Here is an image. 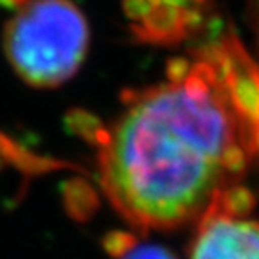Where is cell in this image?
Returning a JSON list of instances; mask_svg holds the SVG:
<instances>
[{
    "label": "cell",
    "mask_w": 259,
    "mask_h": 259,
    "mask_svg": "<svg viewBox=\"0 0 259 259\" xmlns=\"http://www.w3.org/2000/svg\"><path fill=\"white\" fill-rule=\"evenodd\" d=\"M234 103L205 65L135 99L101 153V184L115 209L141 229L184 225L245 164Z\"/></svg>",
    "instance_id": "obj_1"
},
{
    "label": "cell",
    "mask_w": 259,
    "mask_h": 259,
    "mask_svg": "<svg viewBox=\"0 0 259 259\" xmlns=\"http://www.w3.org/2000/svg\"><path fill=\"white\" fill-rule=\"evenodd\" d=\"M89 25L70 0H31L8 22L4 53L31 87H56L83 63Z\"/></svg>",
    "instance_id": "obj_2"
},
{
    "label": "cell",
    "mask_w": 259,
    "mask_h": 259,
    "mask_svg": "<svg viewBox=\"0 0 259 259\" xmlns=\"http://www.w3.org/2000/svg\"><path fill=\"white\" fill-rule=\"evenodd\" d=\"M191 259H259V220L236 209V200L222 193L200 218Z\"/></svg>",
    "instance_id": "obj_3"
},
{
    "label": "cell",
    "mask_w": 259,
    "mask_h": 259,
    "mask_svg": "<svg viewBox=\"0 0 259 259\" xmlns=\"http://www.w3.org/2000/svg\"><path fill=\"white\" fill-rule=\"evenodd\" d=\"M106 250L112 259H178L167 248L146 243L134 236L112 234L106 241Z\"/></svg>",
    "instance_id": "obj_4"
},
{
    "label": "cell",
    "mask_w": 259,
    "mask_h": 259,
    "mask_svg": "<svg viewBox=\"0 0 259 259\" xmlns=\"http://www.w3.org/2000/svg\"><path fill=\"white\" fill-rule=\"evenodd\" d=\"M252 6V18H254V27L257 32V41H259V0H250Z\"/></svg>",
    "instance_id": "obj_5"
},
{
    "label": "cell",
    "mask_w": 259,
    "mask_h": 259,
    "mask_svg": "<svg viewBox=\"0 0 259 259\" xmlns=\"http://www.w3.org/2000/svg\"><path fill=\"white\" fill-rule=\"evenodd\" d=\"M27 4V0H0V6L8 9H15V8H22V6Z\"/></svg>",
    "instance_id": "obj_6"
},
{
    "label": "cell",
    "mask_w": 259,
    "mask_h": 259,
    "mask_svg": "<svg viewBox=\"0 0 259 259\" xmlns=\"http://www.w3.org/2000/svg\"><path fill=\"white\" fill-rule=\"evenodd\" d=\"M0 164H2V155H0Z\"/></svg>",
    "instance_id": "obj_7"
}]
</instances>
